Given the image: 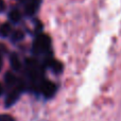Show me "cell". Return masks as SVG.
Here are the masks:
<instances>
[{
    "label": "cell",
    "instance_id": "obj_1",
    "mask_svg": "<svg viewBox=\"0 0 121 121\" xmlns=\"http://www.w3.org/2000/svg\"><path fill=\"white\" fill-rule=\"evenodd\" d=\"M50 47V42H49V38L45 35H42L35 40L33 45V51L37 54H40V53L47 52Z\"/></svg>",
    "mask_w": 121,
    "mask_h": 121
},
{
    "label": "cell",
    "instance_id": "obj_2",
    "mask_svg": "<svg viewBox=\"0 0 121 121\" xmlns=\"http://www.w3.org/2000/svg\"><path fill=\"white\" fill-rule=\"evenodd\" d=\"M39 89L45 97H51L55 92V85L50 81H42L39 84Z\"/></svg>",
    "mask_w": 121,
    "mask_h": 121
},
{
    "label": "cell",
    "instance_id": "obj_3",
    "mask_svg": "<svg viewBox=\"0 0 121 121\" xmlns=\"http://www.w3.org/2000/svg\"><path fill=\"white\" fill-rule=\"evenodd\" d=\"M20 90H21V85H19L18 87H16L14 90H12V91L8 95L6 100H5L6 106H11V105H13L15 102H16L17 99H18V97H19V92H20Z\"/></svg>",
    "mask_w": 121,
    "mask_h": 121
},
{
    "label": "cell",
    "instance_id": "obj_4",
    "mask_svg": "<svg viewBox=\"0 0 121 121\" xmlns=\"http://www.w3.org/2000/svg\"><path fill=\"white\" fill-rule=\"evenodd\" d=\"M11 32V26L9 23H3V25L0 26V36L2 37H5L10 34Z\"/></svg>",
    "mask_w": 121,
    "mask_h": 121
},
{
    "label": "cell",
    "instance_id": "obj_5",
    "mask_svg": "<svg viewBox=\"0 0 121 121\" xmlns=\"http://www.w3.org/2000/svg\"><path fill=\"white\" fill-rule=\"evenodd\" d=\"M11 65H12L13 69H15V70H18L20 68V62H19L18 56L15 53L11 55Z\"/></svg>",
    "mask_w": 121,
    "mask_h": 121
},
{
    "label": "cell",
    "instance_id": "obj_6",
    "mask_svg": "<svg viewBox=\"0 0 121 121\" xmlns=\"http://www.w3.org/2000/svg\"><path fill=\"white\" fill-rule=\"evenodd\" d=\"M16 78H15V75H13L11 72H8L5 74V82L8 85H14L15 83H16Z\"/></svg>",
    "mask_w": 121,
    "mask_h": 121
},
{
    "label": "cell",
    "instance_id": "obj_7",
    "mask_svg": "<svg viewBox=\"0 0 121 121\" xmlns=\"http://www.w3.org/2000/svg\"><path fill=\"white\" fill-rule=\"evenodd\" d=\"M10 18H11V20L12 21L17 22V21L20 19V13H19L17 10H13L12 12L10 13Z\"/></svg>",
    "mask_w": 121,
    "mask_h": 121
},
{
    "label": "cell",
    "instance_id": "obj_8",
    "mask_svg": "<svg viewBox=\"0 0 121 121\" xmlns=\"http://www.w3.org/2000/svg\"><path fill=\"white\" fill-rule=\"evenodd\" d=\"M0 121H14V118H13L12 116H10V115L4 114V115L0 116Z\"/></svg>",
    "mask_w": 121,
    "mask_h": 121
},
{
    "label": "cell",
    "instance_id": "obj_9",
    "mask_svg": "<svg viewBox=\"0 0 121 121\" xmlns=\"http://www.w3.org/2000/svg\"><path fill=\"white\" fill-rule=\"evenodd\" d=\"M22 33H21L20 31H17V32H15L14 33V35H13V39L14 40H19V39H21L22 38Z\"/></svg>",
    "mask_w": 121,
    "mask_h": 121
},
{
    "label": "cell",
    "instance_id": "obj_10",
    "mask_svg": "<svg viewBox=\"0 0 121 121\" xmlns=\"http://www.w3.org/2000/svg\"><path fill=\"white\" fill-rule=\"evenodd\" d=\"M4 1L3 0H0V12H1V11H3L4 10Z\"/></svg>",
    "mask_w": 121,
    "mask_h": 121
},
{
    "label": "cell",
    "instance_id": "obj_11",
    "mask_svg": "<svg viewBox=\"0 0 121 121\" xmlns=\"http://www.w3.org/2000/svg\"><path fill=\"white\" fill-rule=\"evenodd\" d=\"M3 94V86H2V84L0 83V96Z\"/></svg>",
    "mask_w": 121,
    "mask_h": 121
},
{
    "label": "cell",
    "instance_id": "obj_12",
    "mask_svg": "<svg viewBox=\"0 0 121 121\" xmlns=\"http://www.w3.org/2000/svg\"><path fill=\"white\" fill-rule=\"evenodd\" d=\"M1 66H2V60H1V57H0V69H1Z\"/></svg>",
    "mask_w": 121,
    "mask_h": 121
}]
</instances>
